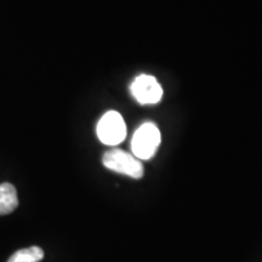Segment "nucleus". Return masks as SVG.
<instances>
[{"mask_svg":"<svg viewBox=\"0 0 262 262\" xmlns=\"http://www.w3.org/2000/svg\"><path fill=\"white\" fill-rule=\"evenodd\" d=\"M102 163L104 168L114 172L122 173L133 179H141L143 176V165L134 155L122 149H111L103 155Z\"/></svg>","mask_w":262,"mask_h":262,"instance_id":"2","label":"nucleus"},{"mask_svg":"<svg viewBox=\"0 0 262 262\" xmlns=\"http://www.w3.org/2000/svg\"><path fill=\"white\" fill-rule=\"evenodd\" d=\"M44 258V251L39 247H29L16 251L8 262H40Z\"/></svg>","mask_w":262,"mask_h":262,"instance_id":"6","label":"nucleus"},{"mask_svg":"<svg viewBox=\"0 0 262 262\" xmlns=\"http://www.w3.org/2000/svg\"><path fill=\"white\" fill-rule=\"evenodd\" d=\"M18 206V196L11 183L0 185V215L11 214Z\"/></svg>","mask_w":262,"mask_h":262,"instance_id":"5","label":"nucleus"},{"mask_svg":"<svg viewBox=\"0 0 262 262\" xmlns=\"http://www.w3.org/2000/svg\"><path fill=\"white\" fill-rule=\"evenodd\" d=\"M130 91L133 97L141 104H156L163 96V89L155 77L141 74L131 83Z\"/></svg>","mask_w":262,"mask_h":262,"instance_id":"4","label":"nucleus"},{"mask_svg":"<svg viewBox=\"0 0 262 262\" xmlns=\"http://www.w3.org/2000/svg\"><path fill=\"white\" fill-rule=\"evenodd\" d=\"M160 145V131L153 123L142 124L131 140L133 155L140 160H148L156 155Z\"/></svg>","mask_w":262,"mask_h":262,"instance_id":"1","label":"nucleus"},{"mask_svg":"<svg viewBox=\"0 0 262 262\" xmlns=\"http://www.w3.org/2000/svg\"><path fill=\"white\" fill-rule=\"evenodd\" d=\"M97 137L104 145L117 146L126 136V125L120 113L110 111L104 113L96 127Z\"/></svg>","mask_w":262,"mask_h":262,"instance_id":"3","label":"nucleus"}]
</instances>
